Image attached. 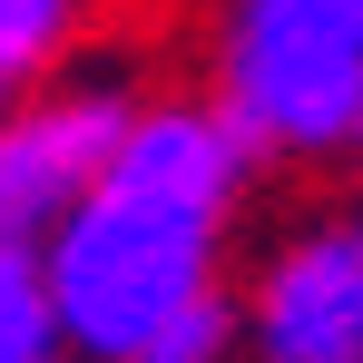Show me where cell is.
I'll return each instance as SVG.
<instances>
[{
  "instance_id": "1",
  "label": "cell",
  "mask_w": 363,
  "mask_h": 363,
  "mask_svg": "<svg viewBox=\"0 0 363 363\" xmlns=\"http://www.w3.org/2000/svg\"><path fill=\"white\" fill-rule=\"evenodd\" d=\"M255 157L206 99H147L108 177L40 245V285L69 363H138L186 314L226 304V236L245 216Z\"/></svg>"
},
{
  "instance_id": "2",
  "label": "cell",
  "mask_w": 363,
  "mask_h": 363,
  "mask_svg": "<svg viewBox=\"0 0 363 363\" xmlns=\"http://www.w3.org/2000/svg\"><path fill=\"white\" fill-rule=\"evenodd\" d=\"M206 108L255 167H324L363 128V0H216Z\"/></svg>"
},
{
  "instance_id": "3",
  "label": "cell",
  "mask_w": 363,
  "mask_h": 363,
  "mask_svg": "<svg viewBox=\"0 0 363 363\" xmlns=\"http://www.w3.org/2000/svg\"><path fill=\"white\" fill-rule=\"evenodd\" d=\"M138 108H147V69L138 60H69L50 89H30L0 118V245L40 255L60 236V216L108 177Z\"/></svg>"
},
{
  "instance_id": "4",
  "label": "cell",
  "mask_w": 363,
  "mask_h": 363,
  "mask_svg": "<svg viewBox=\"0 0 363 363\" xmlns=\"http://www.w3.org/2000/svg\"><path fill=\"white\" fill-rule=\"evenodd\" d=\"M236 334L255 363H363V255L344 216H304L255 255L236 295Z\"/></svg>"
},
{
  "instance_id": "5",
  "label": "cell",
  "mask_w": 363,
  "mask_h": 363,
  "mask_svg": "<svg viewBox=\"0 0 363 363\" xmlns=\"http://www.w3.org/2000/svg\"><path fill=\"white\" fill-rule=\"evenodd\" d=\"M89 50V0H0V118Z\"/></svg>"
},
{
  "instance_id": "6",
  "label": "cell",
  "mask_w": 363,
  "mask_h": 363,
  "mask_svg": "<svg viewBox=\"0 0 363 363\" xmlns=\"http://www.w3.org/2000/svg\"><path fill=\"white\" fill-rule=\"evenodd\" d=\"M0 363H69L50 285H40V255L30 245H0Z\"/></svg>"
},
{
  "instance_id": "7",
  "label": "cell",
  "mask_w": 363,
  "mask_h": 363,
  "mask_svg": "<svg viewBox=\"0 0 363 363\" xmlns=\"http://www.w3.org/2000/svg\"><path fill=\"white\" fill-rule=\"evenodd\" d=\"M344 226H354V255H363V206H354V216H344Z\"/></svg>"
},
{
  "instance_id": "8",
  "label": "cell",
  "mask_w": 363,
  "mask_h": 363,
  "mask_svg": "<svg viewBox=\"0 0 363 363\" xmlns=\"http://www.w3.org/2000/svg\"><path fill=\"white\" fill-rule=\"evenodd\" d=\"M354 157H363V128H354Z\"/></svg>"
}]
</instances>
